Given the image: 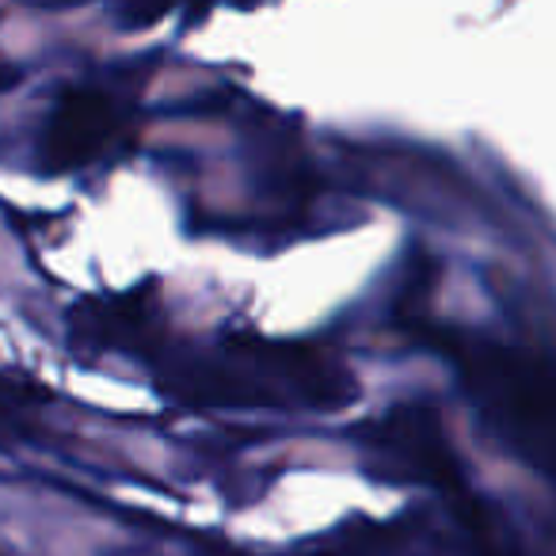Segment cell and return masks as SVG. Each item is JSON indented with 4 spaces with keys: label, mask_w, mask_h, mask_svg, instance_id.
<instances>
[{
    "label": "cell",
    "mask_w": 556,
    "mask_h": 556,
    "mask_svg": "<svg viewBox=\"0 0 556 556\" xmlns=\"http://www.w3.org/2000/svg\"><path fill=\"white\" fill-rule=\"evenodd\" d=\"M111 134V111L100 96L73 92L65 96L62 111H58L54 126H50L47 153L58 164H80L103 149Z\"/></svg>",
    "instance_id": "cell-1"
},
{
    "label": "cell",
    "mask_w": 556,
    "mask_h": 556,
    "mask_svg": "<svg viewBox=\"0 0 556 556\" xmlns=\"http://www.w3.org/2000/svg\"><path fill=\"white\" fill-rule=\"evenodd\" d=\"M12 278H16V255H12L9 237H4V229H0V287H9Z\"/></svg>",
    "instance_id": "cell-2"
}]
</instances>
